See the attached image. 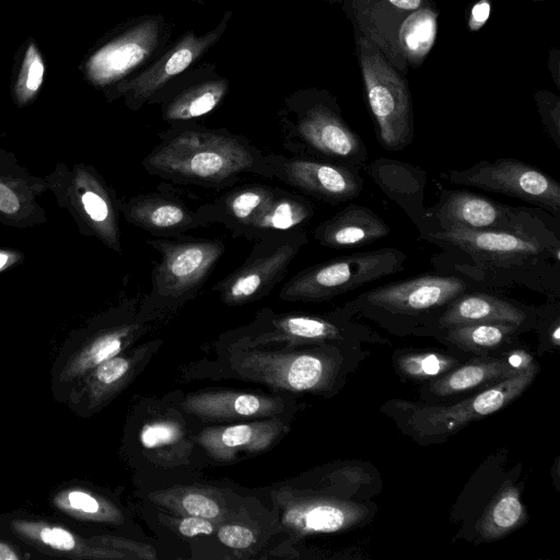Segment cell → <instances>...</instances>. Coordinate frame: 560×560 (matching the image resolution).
<instances>
[{
	"mask_svg": "<svg viewBox=\"0 0 560 560\" xmlns=\"http://www.w3.org/2000/svg\"><path fill=\"white\" fill-rule=\"evenodd\" d=\"M441 248L436 264L483 288L525 287L550 296L559 291V220L530 230L420 231Z\"/></svg>",
	"mask_w": 560,
	"mask_h": 560,
	"instance_id": "1",
	"label": "cell"
},
{
	"mask_svg": "<svg viewBox=\"0 0 560 560\" xmlns=\"http://www.w3.org/2000/svg\"><path fill=\"white\" fill-rule=\"evenodd\" d=\"M142 161L152 176L180 185L226 188L245 175L271 178L265 153L243 135L197 122L172 125Z\"/></svg>",
	"mask_w": 560,
	"mask_h": 560,
	"instance_id": "2",
	"label": "cell"
},
{
	"mask_svg": "<svg viewBox=\"0 0 560 560\" xmlns=\"http://www.w3.org/2000/svg\"><path fill=\"white\" fill-rule=\"evenodd\" d=\"M282 147L292 155L343 163L361 168L369 150L325 92L299 90L277 113Z\"/></svg>",
	"mask_w": 560,
	"mask_h": 560,
	"instance_id": "3",
	"label": "cell"
},
{
	"mask_svg": "<svg viewBox=\"0 0 560 560\" xmlns=\"http://www.w3.org/2000/svg\"><path fill=\"white\" fill-rule=\"evenodd\" d=\"M160 254L151 273L150 291L143 296L139 316L144 320L172 312L192 300L208 281L225 253L218 238L153 237L145 242Z\"/></svg>",
	"mask_w": 560,
	"mask_h": 560,
	"instance_id": "4",
	"label": "cell"
},
{
	"mask_svg": "<svg viewBox=\"0 0 560 560\" xmlns=\"http://www.w3.org/2000/svg\"><path fill=\"white\" fill-rule=\"evenodd\" d=\"M407 255L395 247L359 252L306 267L290 278L279 296L288 302L317 303L395 275Z\"/></svg>",
	"mask_w": 560,
	"mask_h": 560,
	"instance_id": "5",
	"label": "cell"
},
{
	"mask_svg": "<svg viewBox=\"0 0 560 560\" xmlns=\"http://www.w3.org/2000/svg\"><path fill=\"white\" fill-rule=\"evenodd\" d=\"M172 26L161 14L142 15L115 28L84 57L80 70L98 88L138 72L170 45Z\"/></svg>",
	"mask_w": 560,
	"mask_h": 560,
	"instance_id": "6",
	"label": "cell"
},
{
	"mask_svg": "<svg viewBox=\"0 0 560 560\" xmlns=\"http://www.w3.org/2000/svg\"><path fill=\"white\" fill-rule=\"evenodd\" d=\"M559 219L539 208L512 207L460 189H441L438 202L427 208L417 226L427 230H530Z\"/></svg>",
	"mask_w": 560,
	"mask_h": 560,
	"instance_id": "7",
	"label": "cell"
},
{
	"mask_svg": "<svg viewBox=\"0 0 560 560\" xmlns=\"http://www.w3.org/2000/svg\"><path fill=\"white\" fill-rule=\"evenodd\" d=\"M471 288L477 287L455 273L428 272L368 290L343 308L386 318L429 313L440 316L452 301Z\"/></svg>",
	"mask_w": 560,
	"mask_h": 560,
	"instance_id": "8",
	"label": "cell"
},
{
	"mask_svg": "<svg viewBox=\"0 0 560 560\" xmlns=\"http://www.w3.org/2000/svg\"><path fill=\"white\" fill-rule=\"evenodd\" d=\"M308 243L304 230L276 233L255 241L245 261L212 290L226 305H243L269 294L283 280L290 264Z\"/></svg>",
	"mask_w": 560,
	"mask_h": 560,
	"instance_id": "9",
	"label": "cell"
},
{
	"mask_svg": "<svg viewBox=\"0 0 560 560\" xmlns=\"http://www.w3.org/2000/svg\"><path fill=\"white\" fill-rule=\"evenodd\" d=\"M361 66L375 135L388 151H400L413 141V115L410 95L402 79L380 52L361 40Z\"/></svg>",
	"mask_w": 560,
	"mask_h": 560,
	"instance_id": "10",
	"label": "cell"
},
{
	"mask_svg": "<svg viewBox=\"0 0 560 560\" xmlns=\"http://www.w3.org/2000/svg\"><path fill=\"white\" fill-rule=\"evenodd\" d=\"M232 14L231 10L225 11L219 23L203 34H196L194 30L186 31L152 62L109 86L108 93L113 97L122 96L126 105L132 110L153 104L170 82L192 67L220 40Z\"/></svg>",
	"mask_w": 560,
	"mask_h": 560,
	"instance_id": "11",
	"label": "cell"
},
{
	"mask_svg": "<svg viewBox=\"0 0 560 560\" xmlns=\"http://www.w3.org/2000/svg\"><path fill=\"white\" fill-rule=\"evenodd\" d=\"M451 184L480 188L523 200L560 219V184L527 162L512 158L480 160L465 170H450Z\"/></svg>",
	"mask_w": 560,
	"mask_h": 560,
	"instance_id": "12",
	"label": "cell"
},
{
	"mask_svg": "<svg viewBox=\"0 0 560 560\" xmlns=\"http://www.w3.org/2000/svg\"><path fill=\"white\" fill-rule=\"evenodd\" d=\"M271 179H278L316 200L339 205L358 197L363 177L357 166L314 158L265 153Z\"/></svg>",
	"mask_w": 560,
	"mask_h": 560,
	"instance_id": "13",
	"label": "cell"
},
{
	"mask_svg": "<svg viewBox=\"0 0 560 560\" xmlns=\"http://www.w3.org/2000/svg\"><path fill=\"white\" fill-rule=\"evenodd\" d=\"M536 372L537 368L532 364L458 404L417 410L412 413L410 423L421 438L441 436L455 432L467 423L508 406L530 385Z\"/></svg>",
	"mask_w": 560,
	"mask_h": 560,
	"instance_id": "14",
	"label": "cell"
},
{
	"mask_svg": "<svg viewBox=\"0 0 560 560\" xmlns=\"http://www.w3.org/2000/svg\"><path fill=\"white\" fill-rule=\"evenodd\" d=\"M229 86V80L218 74L213 63H203L170 82L153 104L161 105L162 119L170 126L196 122L223 102Z\"/></svg>",
	"mask_w": 560,
	"mask_h": 560,
	"instance_id": "15",
	"label": "cell"
},
{
	"mask_svg": "<svg viewBox=\"0 0 560 560\" xmlns=\"http://www.w3.org/2000/svg\"><path fill=\"white\" fill-rule=\"evenodd\" d=\"M238 371L269 385L295 390H313L327 385L335 372L329 358L306 352H248Z\"/></svg>",
	"mask_w": 560,
	"mask_h": 560,
	"instance_id": "16",
	"label": "cell"
},
{
	"mask_svg": "<svg viewBox=\"0 0 560 560\" xmlns=\"http://www.w3.org/2000/svg\"><path fill=\"white\" fill-rule=\"evenodd\" d=\"M241 339L243 343L288 341L290 343L340 340L347 334L343 323L334 315L258 313L256 320Z\"/></svg>",
	"mask_w": 560,
	"mask_h": 560,
	"instance_id": "17",
	"label": "cell"
},
{
	"mask_svg": "<svg viewBox=\"0 0 560 560\" xmlns=\"http://www.w3.org/2000/svg\"><path fill=\"white\" fill-rule=\"evenodd\" d=\"M122 211L130 223L154 237H182L192 230L207 228L196 210L162 192L135 196L122 206Z\"/></svg>",
	"mask_w": 560,
	"mask_h": 560,
	"instance_id": "18",
	"label": "cell"
},
{
	"mask_svg": "<svg viewBox=\"0 0 560 560\" xmlns=\"http://www.w3.org/2000/svg\"><path fill=\"white\" fill-rule=\"evenodd\" d=\"M389 232L387 223L372 209L351 203L319 223L313 237L323 247L349 249L372 244Z\"/></svg>",
	"mask_w": 560,
	"mask_h": 560,
	"instance_id": "19",
	"label": "cell"
},
{
	"mask_svg": "<svg viewBox=\"0 0 560 560\" xmlns=\"http://www.w3.org/2000/svg\"><path fill=\"white\" fill-rule=\"evenodd\" d=\"M276 187L261 183L245 184L225 191L196 211L209 226L220 224L240 237L250 222L259 215L273 197Z\"/></svg>",
	"mask_w": 560,
	"mask_h": 560,
	"instance_id": "20",
	"label": "cell"
},
{
	"mask_svg": "<svg viewBox=\"0 0 560 560\" xmlns=\"http://www.w3.org/2000/svg\"><path fill=\"white\" fill-rule=\"evenodd\" d=\"M368 510L363 505L330 498L295 501L283 513V522L301 534L334 533L360 523Z\"/></svg>",
	"mask_w": 560,
	"mask_h": 560,
	"instance_id": "21",
	"label": "cell"
},
{
	"mask_svg": "<svg viewBox=\"0 0 560 560\" xmlns=\"http://www.w3.org/2000/svg\"><path fill=\"white\" fill-rule=\"evenodd\" d=\"M527 312L501 296L483 291H466L452 301L436 318L444 329L456 325L509 323L522 326Z\"/></svg>",
	"mask_w": 560,
	"mask_h": 560,
	"instance_id": "22",
	"label": "cell"
},
{
	"mask_svg": "<svg viewBox=\"0 0 560 560\" xmlns=\"http://www.w3.org/2000/svg\"><path fill=\"white\" fill-rule=\"evenodd\" d=\"M368 171L381 189L408 214L416 226L424 215L425 175L422 170L390 159L373 161Z\"/></svg>",
	"mask_w": 560,
	"mask_h": 560,
	"instance_id": "23",
	"label": "cell"
},
{
	"mask_svg": "<svg viewBox=\"0 0 560 560\" xmlns=\"http://www.w3.org/2000/svg\"><path fill=\"white\" fill-rule=\"evenodd\" d=\"M532 364L533 359L521 350L514 351L505 358L471 361L432 382L431 392L439 396H446L480 385H492L517 374Z\"/></svg>",
	"mask_w": 560,
	"mask_h": 560,
	"instance_id": "24",
	"label": "cell"
},
{
	"mask_svg": "<svg viewBox=\"0 0 560 560\" xmlns=\"http://www.w3.org/2000/svg\"><path fill=\"white\" fill-rule=\"evenodd\" d=\"M282 401L246 393L215 390L190 395L183 404L185 410L207 419H238L270 416Z\"/></svg>",
	"mask_w": 560,
	"mask_h": 560,
	"instance_id": "25",
	"label": "cell"
},
{
	"mask_svg": "<svg viewBox=\"0 0 560 560\" xmlns=\"http://www.w3.org/2000/svg\"><path fill=\"white\" fill-rule=\"evenodd\" d=\"M315 214L314 205L305 197L276 187L264 211L242 232L240 237L255 242L262 237L294 230H303Z\"/></svg>",
	"mask_w": 560,
	"mask_h": 560,
	"instance_id": "26",
	"label": "cell"
},
{
	"mask_svg": "<svg viewBox=\"0 0 560 560\" xmlns=\"http://www.w3.org/2000/svg\"><path fill=\"white\" fill-rule=\"evenodd\" d=\"M283 425L276 422H253L203 430L199 443L213 457L231 458L238 451L257 452L267 448Z\"/></svg>",
	"mask_w": 560,
	"mask_h": 560,
	"instance_id": "27",
	"label": "cell"
},
{
	"mask_svg": "<svg viewBox=\"0 0 560 560\" xmlns=\"http://www.w3.org/2000/svg\"><path fill=\"white\" fill-rule=\"evenodd\" d=\"M525 520L526 511L518 490L505 485L488 505L477 528L482 538L497 539L521 526Z\"/></svg>",
	"mask_w": 560,
	"mask_h": 560,
	"instance_id": "28",
	"label": "cell"
},
{
	"mask_svg": "<svg viewBox=\"0 0 560 560\" xmlns=\"http://www.w3.org/2000/svg\"><path fill=\"white\" fill-rule=\"evenodd\" d=\"M521 326L509 323L456 325L445 329L451 343L470 351H489L506 342Z\"/></svg>",
	"mask_w": 560,
	"mask_h": 560,
	"instance_id": "29",
	"label": "cell"
},
{
	"mask_svg": "<svg viewBox=\"0 0 560 560\" xmlns=\"http://www.w3.org/2000/svg\"><path fill=\"white\" fill-rule=\"evenodd\" d=\"M46 72L42 52L33 37L16 51L12 69L13 88L20 101L34 97L43 85Z\"/></svg>",
	"mask_w": 560,
	"mask_h": 560,
	"instance_id": "30",
	"label": "cell"
},
{
	"mask_svg": "<svg viewBox=\"0 0 560 560\" xmlns=\"http://www.w3.org/2000/svg\"><path fill=\"white\" fill-rule=\"evenodd\" d=\"M435 33L434 14L423 10L406 20L400 30V42L409 55L420 57L431 48Z\"/></svg>",
	"mask_w": 560,
	"mask_h": 560,
	"instance_id": "31",
	"label": "cell"
},
{
	"mask_svg": "<svg viewBox=\"0 0 560 560\" xmlns=\"http://www.w3.org/2000/svg\"><path fill=\"white\" fill-rule=\"evenodd\" d=\"M456 363L451 357L432 352L408 353L398 359L400 371L413 378L439 376L451 371Z\"/></svg>",
	"mask_w": 560,
	"mask_h": 560,
	"instance_id": "32",
	"label": "cell"
},
{
	"mask_svg": "<svg viewBox=\"0 0 560 560\" xmlns=\"http://www.w3.org/2000/svg\"><path fill=\"white\" fill-rule=\"evenodd\" d=\"M182 438L180 428L172 421H155L143 427L140 440L145 448L171 445Z\"/></svg>",
	"mask_w": 560,
	"mask_h": 560,
	"instance_id": "33",
	"label": "cell"
},
{
	"mask_svg": "<svg viewBox=\"0 0 560 560\" xmlns=\"http://www.w3.org/2000/svg\"><path fill=\"white\" fill-rule=\"evenodd\" d=\"M180 509L187 515L201 516L214 521L221 515V508L215 500L200 493L188 492L180 499Z\"/></svg>",
	"mask_w": 560,
	"mask_h": 560,
	"instance_id": "34",
	"label": "cell"
},
{
	"mask_svg": "<svg viewBox=\"0 0 560 560\" xmlns=\"http://www.w3.org/2000/svg\"><path fill=\"white\" fill-rule=\"evenodd\" d=\"M220 541L233 549H246L255 544L256 538L253 530L243 525L226 524L218 529Z\"/></svg>",
	"mask_w": 560,
	"mask_h": 560,
	"instance_id": "35",
	"label": "cell"
},
{
	"mask_svg": "<svg viewBox=\"0 0 560 560\" xmlns=\"http://www.w3.org/2000/svg\"><path fill=\"white\" fill-rule=\"evenodd\" d=\"M106 195H100L96 191L88 190L82 195V203L85 212L96 223L110 225L108 220L112 217L110 207L106 200Z\"/></svg>",
	"mask_w": 560,
	"mask_h": 560,
	"instance_id": "36",
	"label": "cell"
},
{
	"mask_svg": "<svg viewBox=\"0 0 560 560\" xmlns=\"http://www.w3.org/2000/svg\"><path fill=\"white\" fill-rule=\"evenodd\" d=\"M129 369L130 363L127 359L113 357L98 364L95 377L102 385H112L122 378Z\"/></svg>",
	"mask_w": 560,
	"mask_h": 560,
	"instance_id": "37",
	"label": "cell"
},
{
	"mask_svg": "<svg viewBox=\"0 0 560 560\" xmlns=\"http://www.w3.org/2000/svg\"><path fill=\"white\" fill-rule=\"evenodd\" d=\"M177 528L179 533L185 537H194L197 535H211L214 530V526L211 520L188 515L182 518Z\"/></svg>",
	"mask_w": 560,
	"mask_h": 560,
	"instance_id": "38",
	"label": "cell"
},
{
	"mask_svg": "<svg viewBox=\"0 0 560 560\" xmlns=\"http://www.w3.org/2000/svg\"><path fill=\"white\" fill-rule=\"evenodd\" d=\"M40 538L45 544L57 549L69 550L74 547L73 536L62 528H44L40 532Z\"/></svg>",
	"mask_w": 560,
	"mask_h": 560,
	"instance_id": "39",
	"label": "cell"
},
{
	"mask_svg": "<svg viewBox=\"0 0 560 560\" xmlns=\"http://www.w3.org/2000/svg\"><path fill=\"white\" fill-rule=\"evenodd\" d=\"M68 500L74 509L85 513H96L100 510V504L96 499L81 491L70 492Z\"/></svg>",
	"mask_w": 560,
	"mask_h": 560,
	"instance_id": "40",
	"label": "cell"
},
{
	"mask_svg": "<svg viewBox=\"0 0 560 560\" xmlns=\"http://www.w3.org/2000/svg\"><path fill=\"white\" fill-rule=\"evenodd\" d=\"M490 3L488 0H480L475 3L470 11L469 27L470 30L480 28L490 15Z\"/></svg>",
	"mask_w": 560,
	"mask_h": 560,
	"instance_id": "41",
	"label": "cell"
},
{
	"mask_svg": "<svg viewBox=\"0 0 560 560\" xmlns=\"http://www.w3.org/2000/svg\"><path fill=\"white\" fill-rule=\"evenodd\" d=\"M19 210V200L15 194L5 185L0 183V211L13 214Z\"/></svg>",
	"mask_w": 560,
	"mask_h": 560,
	"instance_id": "42",
	"label": "cell"
},
{
	"mask_svg": "<svg viewBox=\"0 0 560 560\" xmlns=\"http://www.w3.org/2000/svg\"><path fill=\"white\" fill-rule=\"evenodd\" d=\"M388 1L398 9L410 10V11L417 10L421 4V0H388Z\"/></svg>",
	"mask_w": 560,
	"mask_h": 560,
	"instance_id": "43",
	"label": "cell"
},
{
	"mask_svg": "<svg viewBox=\"0 0 560 560\" xmlns=\"http://www.w3.org/2000/svg\"><path fill=\"white\" fill-rule=\"evenodd\" d=\"M18 556L7 545L0 542V560H16Z\"/></svg>",
	"mask_w": 560,
	"mask_h": 560,
	"instance_id": "44",
	"label": "cell"
},
{
	"mask_svg": "<svg viewBox=\"0 0 560 560\" xmlns=\"http://www.w3.org/2000/svg\"><path fill=\"white\" fill-rule=\"evenodd\" d=\"M551 340L555 345H559L560 341V327L558 320L555 324V328L551 331Z\"/></svg>",
	"mask_w": 560,
	"mask_h": 560,
	"instance_id": "45",
	"label": "cell"
},
{
	"mask_svg": "<svg viewBox=\"0 0 560 560\" xmlns=\"http://www.w3.org/2000/svg\"><path fill=\"white\" fill-rule=\"evenodd\" d=\"M8 260V256L5 254L0 253V268H2Z\"/></svg>",
	"mask_w": 560,
	"mask_h": 560,
	"instance_id": "46",
	"label": "cell"
},
{
	"mask_svg": "<svg viewBox=\"0 0 560 560\" xmlns=\"http://www.w3.org/2000/svg\"><path fill=\"white\" fill-rule=\"evenodd\" d=\"M190 1L201 3V2H205L206 0H190Z\"/></svg>",
	"mask_w": 560,
	"mask_h": 560,
	"instance_id": "47",
	"label": "cell"
}]
</instances>
